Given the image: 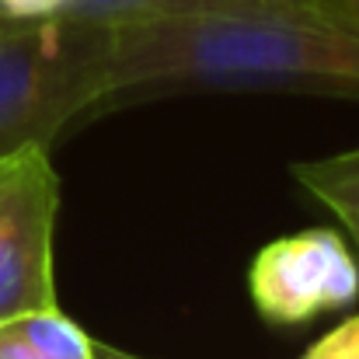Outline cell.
<instances>
[{
	"label": "cell",
	"mask_w": 359,
	"mask_h": 359,
	"mask_svg": "<svg viewBox=\"0 0 359 359\" xmlns=\"http://www.w3.org/2000/svg\"><path fill=\"white\" fill-rule=\"evenodd\" d=\"M11 25H18V21H11V18H7V14L0 11V32H4V28H11Z\"/></svg>",
	"instance_id": "13"
},
{
	"label": "cell",
	"mask_w": 359,
	"mask_h": 359,
	"mask_svg": "<svg viewBox=\"0 0 359 359\" xmlns=\"http://www.w3.org/2000/svg\"><path fill=\"white\" fill-rule=\"evenodd\" d=\"M300 359H359V314L318 339Z\"/></svg>",
	"instance_id": "7"
},
{
	"label": "cell",
	"mask_w": 359,
	"mask_h": 359,
	"mask_svg": "<svg viewBox=\"0 0 359 359\" xmlns=\"http://www.w3.org/2000/svg\"><path fill=\"white\" fill-rule=\"evenodd\" d=\"M0 359H56V356H49L39 346H32L11 321H0Z\"/></svg>",
	"instance_id": "9"
},
{
	"label": "cell",
	"mask_w": 359,
	"mask_h": 359,
	"mask_svg": "<svg viewBox=\"0 0 359 359\" xmlns=\"http://www.w3.org/2000/svg\"><path fill=\"white\" fill-rule=\"evenodd\" d=\"M74 0H0V11L25 25V21H49V18H63L70 11Z\"/></svg>",
	"instance_id": "8"
},
{
	"label": "cell",
	"mask_w": 359,
	"mask_h": 359,
	"mask_svg": "<svg viewBox=\"0 0 359 359\" xmlns=\"http://www.w3.org/2000/svg\"><path fill=\"white\" fill-rule=\"evenodd\" d=\"M255 311L269 325H307L359 297V262L328 227L269 241L248 272Z\"/></svg>",
	"instance_id": "4"
},
{
	"label": "cell",
	"mask_w": 359,
	"mask_h": 359,
	"mask_svg": "<svg viewBox=\"0 0 359 359\" xmlns=\"http://www.w3.org/2000/svg\"><path fill=\"white\" fill-rule=\"evenodd\" d=\"M293 178L328 210L359 213V150L346 154H332V157H318V161H304L293 164Z\"/></svg>",
	"instance_id": "6"
},
{
	"label": "cell",
	"mask_w": 359,
	"mask_h": 359,
	"mask_svg": "<svg viewBox=\"0 0 359 359\" xmlns=\"http://www.w3.org/2000/svg\"><path fill=\"white\" fill-rule=\"evenodd\" d=\"M60 175L49 147L0 154V321L56 307L53 234Z\"/></svg>",
	"instance_id": "3"
},
{
	"label": "cell",
	"mask_w": 359,
	"mask_h": 359,
	"mask_svg": "<svg viewBox=\"0 0 359 359\" xmlns=\"http://www.w3.org/2000/svg\"><path fill=\"white\" fill-rule=\"evenodd\" d=\"M276 7H311V4L307 0H74L63 18H84V21H102V25H136V21L276 11Z\"/></svg>",
	"instance_id": "5"
},
{
	"label": "cell",
	"mask_w": 359,
	"mask_h": 359,
	"mask_svg": "<svg viewBox=\"0 0 359 359\" xmlns=\"http://www.w3.org/2000/svg\"><path fill=\"white\" fill-rule=\"evenodd\" d=\"M339 220L346 224V231H349V238L356 241V251H359V213L346 210V213H339Z\"/></svg>",
	"instance_id": "12"
},
{
	"label": "cell",
	"mask_w": 359,
	"mask_h": 359,
	"mask_svg": "<svg viewBox=\"0 0 359 359\" xmlns=\"http://www.w3.org/2000/svg\"><path fill=\"white\" fill-rule=\"evenodd\" d=\"M307 4H311V11H318L321 18H328V21H335L339 28L359 35V0H307Z\"/></svg>",
	"instance_id": "10"
},
{
	"label": "cell",
	"mask_w": 359,
	"mask_h": 359,
	"mask_svg": "<svg viewBox=\"0 0 359 359\" xmlns=\"http://www.w3.org/2000/svg\"><path fill=\"white\" fill-rule=\"evenodd\" d=\"M112 95V25L49 18L0 32V154L49 147L67 122Z\"/></svg>",
	"instance_id": "2"
},
{
	"label": "cell",
	"mask_w": 359,
	"mask_h": 359,
	"mask_svg": "<svg viewBox=\"0 0 359 359\" xmlns=\"http://www.w3.org/2000/svg\"><path fill=\"white\" fill-rule=\"evenodd\" d=\"M95 353H98V359H143V356H133V353H122L116 346H105V342H95Z\"/></svg>",
	"instance_id": "11"
},
{
	"label": "cell",
	"mask_w": 359,
	"mask_h": 359,
	"mask_svg": "<svg viewBox=\"0 0 359 359\" xmlns=\"http://www.w3.org/2000/svg\"><path fill=\"white\" fill-rule=\"evenodd\" d=\"M116 28V88L161 81H321L359 88V35L311 7L136 21Z\"/></svg>",
	"instance_id": "1"
}]
</instances>
